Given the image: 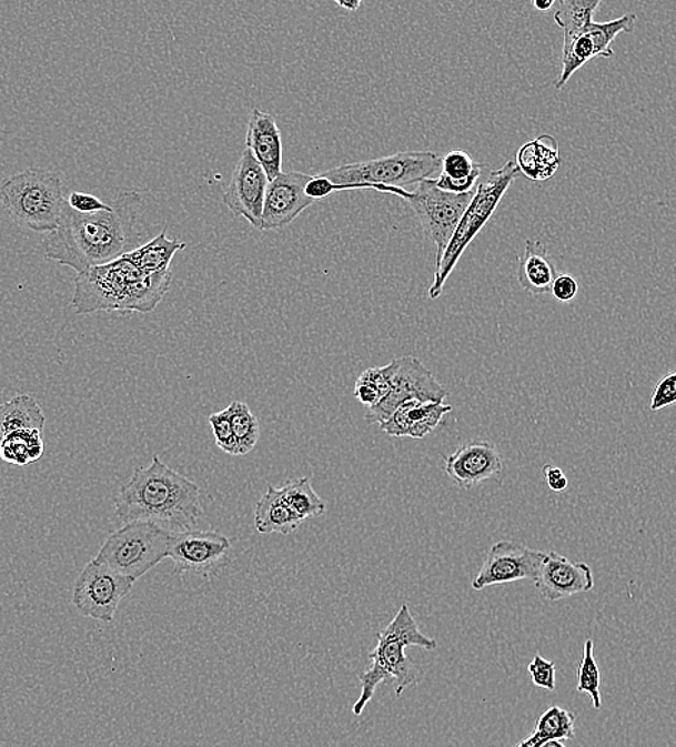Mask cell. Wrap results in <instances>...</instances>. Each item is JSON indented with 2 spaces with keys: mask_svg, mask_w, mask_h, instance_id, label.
Listing matches in <instances>:
<instances>
[{
  "mask_svg": "<svg viewBox=\"0 0 676 747\" xmlns=\"http://www.w3.org/2000/svg\"><path fill=\"white\" fill-rule=\"evenodd\" d=\"M503 471V457L494 443L470 441L445 458L446 475L462 489H471Z\"/></svg>",
  "mask_w": 676,
  "mask_h": 747,
  "instance_id": "cell-16",
  "label": "cell"
},
{
  "mask_svg": "<svg viewBox=\"0 0 676 747\" xmlns=\"http://www.w3.org/2000/svg\"><path fill=\"white\" fill-rule=\"evenodd\" d=\"M245 149L265 170L270 182L282 173V139L275 117L260 109L252 110L248 121Z\"/></svg>",
  "mask_w": 676,
  "mask_h": 747,
  "instance_id": "cell-18",
  "label": "cell"
},
{
  "mask_svg": "<svg viewBox=\"0 0 676 747\" xmlns=\"http://www.w3.org/2000/svg\"><path fill=\"white\" fill-rule=\"evenodd\" d=\"M133 585V579L92 559L75 581L72 604L87 618L113 623L121 600L128 597Z\"/></svg>",
  "mask_w": 676,
  "mask_h": 747,
  "instance_id": "cell-10",
  "label": "cell"
},
{
  "mask_svg": "<svg viewBox=\"0 0 676 747\" xmlns=\"http://www.w3.org/2000/svg\"><path fill=\"white\" fill-rule=\"evenodd\" d=\"M115 516L124 524L152 522L172 534L201 531V489L154 456L148 467L133 473L114 497Z\"/></svg>",
  "mask_w": 676,
  "mask_h": 747,
  "instance_id": "cell-2",
  "label": "cell"
},
{
  "mask_svg": "<svg viewBox=\"0 0 676 747\" xmlns=\"http://www.w3.org/2000/svg\"><path fill=\"white\" fill-rule=\"evenodd\" d=\"M543 475L546 477L548 489L556 493H562L568 487V478L564 475L561 467L554 465H546L543 467Z\"/></svg>",
  "mask_w": 676,
  "mask_h": 747,
  "instance_id": "cell-41",
  "label": "cell"
},
{
  "mask_svg": "<svg viewBox=\"0 0 676 747\" xmlns=\"http://www.w3.org/2000/svg\"><path fill=\"white\" fill-rule=\"evenodd\" d=\"M519 172L533 182H544L556 174L562 164L561 149L553 135L537 137L519 148L515 159Z\"/></svg>",
  "mask_w": 676,
  "mask_h": 747,
  "instance_id": "cell-22",
  "label": "cell"
},
{
  "mask_svg": "<svg viewBox=\"0 0 676 747\" xmlns=\"http://www.w3.org/2000/svg\"><path fill=\"white\" fill-rule=\"evenodd\" d=\"M173 535L152 522H129L105 539L94 561L135 583L169 558Z\"/></svg>",
  "mask_w": 676,
  "mask_h": 747,
  "instance_id": "cell-7",
  "label": "cell"
},
{
  "mask_svg": "<svg viewBox=\"0 0 676 747\" xmlns=\"http://www.w3.org/2000/svg\"><path fill=\"white\" fill-rule=\"evenodd\" d=\"M552 294L557 302H572L578 294V283L568 273H558L556 280L553 282Z\"/></svg>",
  "mask_w": 676,
  "mask_h": 747,
  "instance_id": "cell-38",
  "label": "cell"
},
{
  "mask_svg": "<svg viewBox=\"0 0 676 747\" xmlns=\"http://www.w3.org/2000/svg\"><path fill=\"white\" fill-rule=\"evenodd\" d=\"M528 673L534 686L543 690H556V664L546 660L542 654H536L533 662L528 664Z\"/></svg>",
  "mask_w": 676,
  "mask_h": 747,
  "instance_id": "cell-35",
  "label": "cell"
},
{
  "mask_svg": "<svg viewBox=\"0 0 676 747\" xmlns=\"http://www.w3.org/2000/svg\"><path fill=\"white\" fill-rule=\"evenodd\" d=\"M577 676V692L591 695L593 707L596 710H601V670L595 658V644H593V639L591 638L586 639L585 647H583V656Z\"/></svg>",
  "mask_w": 676,
  "mask_h": 747,
  "instance_id": "cell-33",
  "label": "cell"
},
{
  "mask_svg": "<svg viewBox=\"0 0 676 747\" xmlns=\"http://www.w3.org/2000/svg\"><path fill=\"white\" fill-rule=\"evenodd\" d=\"M183 249H186V243L178 239H169L167 229H164L152 241L134 249L123 258L144 275H158V273L170 271L173 258Z\"/></svg>",
  "mask_w": 676,
  "mask_h": 747,
  "instance_id": "cell-24",
  "label": "cell"
},
{
  "mask_svg": "<svg viewBox=\"0 0 676 747\" xmlns=\"http://www.w3.org/2000/svg\"><path fill=\"white\" fill-rule=\"evenodd\" d=\"M43 451L46 444L39 430L13 433L0 443V458L17 466H27L39 461Z\"/></svg>",
  "mask_w": 676,
  "mask_h": 747,
  "instance_id": "cell-26",
  "label": "cell"
},
{
  "mask_svg": "<svg viewBox=\"0 0 676 747\" xmlns=\"http://www.w3.org/2000/svg\"><path fill=\"white\" fill-rule=\"evenodd\" d=\"M269 184L265 170L258 163L254 154L245 149L233 168L230 184L223 193V203L235 216L246 219L261 231Z\"/></svg>",
  "mask_w": 676,
  "mask_h": 747,
  "instance_id": "cell-13",
  "label": "cell"
},
{
  "mask_svg": "<svg viewBox=\"0 0 676 747\" xmlns=\"http://www.w3.org/2000/svg\"><path fill=\"white\" fill-rule=\"evenodd\" d=\"M636 23L635 13H626L624 17L613 19L609 22H592L586 28V33L595 48L596 58H612L615 52L612 43L620 33L634 32Z\"/></svg>",
  "mask_w": 676,
  "mask_h": 747,
  "instance_id": "cell-30",
  "label": "cell"
},
{
  "mask_svg": "<svg viewBox=\"0 0 676 747\" xmlns=\"http://www.w3.org/2000/svg\"><path fill=\"white\" fill-rule=\"evenodd\" d=\"M255 529L262 535H291L304 521L291 509L281 489L269 485L255 506Z\"/></svg>",
  "mask_w": 676,
  "mask_h": 747,
  "instance_id": "cell-21",
  "label": "cell"
},
{
  "mask_svg": "<svg viewBox=\"0 0 676 747\" xmlns=\"http://www.w3.org/2000/svg\"><path fill=\"white\" fill-rule=\"evenodd\" d=\"M335 3H337L339 7L344 8L345 11L350 12H356L357 9L362 7V2H360V0H353V2L352 0H350V2H344V0H337V2Z\"/></svg>",
  "mask_w": 676,
  "mask_h": 747,
  "instance_id": "cell-44",
  "label": "cell"
},
{
  "mask_svg": "<svg viewBox=\"0 0 676 747\" xmlns=\"http://www.w3.org/2000/svg\"><path fill=\"white\" fill-rule=\"evenodd\" d=\"M68 206L74 212L81 214H91L97 212H111L113 204L102 203L99 198L89 193L71 192L67 198Z\"/></svg>",
  "mask_w": 676,
  "mask_h": 747,
  "instance_id": "cell-37",
  "label": "cell"
},
{
  "mask_svg": "<svg viewBox=\"0 0 676 747\" xmlns=\"http://www.w3.org/2000/svg\"><path fill=\"white\" fill-rule=\"evenodd\" d=\"M451 412V405L445 403H421L411 400L403 403L391 418L382 423L381 430L391 437L425 438Z\"/></svg>",
  "mask_w": 676,
  "mask_h": 747,
  "instance_id": "cell-19",
  "label": "cell"
},
{
  "mask_svg": "<svg viewBox=\"0 0 676 747\" xmlns=\"http://www.w3.org/2000/svg\"><path fill=\"white\" fill-rule=\"evenodd\" d=\"M556 4L554 0H534L533 8L538 12H547Z\"/></svg>",
  "mask_w": 676,
  "mask_h": 747,
  "instance_id": "cell-43",
  "label": "cell"
},
{
  "mask_svg": "<svg viewBox=\"0 0 676 747\" xmlns=\"http://www.w3.org/2000/svg\"><path fill=\"white\" fill-rule=\"evenodd\" d=\"M447 397L445 387H442L434 374L415 356L397 359V370L393 375L391 392H389L374 407L367 410V423L379 424L392 417L403 403L416 400L421 403H444Z\"/></svg>",
  "mask_w": 676,
  "mask_h": 747,
  "instance_id": "cell-11",
  "label": "cell"
},
{
  "mask_svg": "<svg viewBox=\"0 0 676 747\" xmlns=\"http://www.w3.org/2000/svg\"><path fill=\"white\" fill-rule=\"evenodd\" d=\"M519 174L522 172H519L517 163L511 160L503 168L491 172L483 182L476 185L474 198L471 200L470 206L466 208L464 216L461 218L450 245L446 246L440 261H436L434 282H432L430 292H427L432 301L442 295L445 283L458 265L460 259L483 231L485 224L494 216L501 200L504 199L509 185Z\"/></svg>",
  "mask_w": 676,
  "mask_h": 747,
  "instance_id": "cell-6",
  "label": "cell"
},
{
  "mask_svg": "<svg viewBox=\"0 0 676 747\" xmlns=\"http://www.w3.org/2000/svg\"><path fill=\"white\" fill-rule=\"evenodd\" d=\"M172 271L144 275L124 258L78 273L72 306L77 314L99 311L143 312L160 304L172 283Z\"/></svg>",
  "mask_w": 676,
  "mask_h": 747,
  "instance_id": "cell-3",
  "label": "cell"
},
{
  "mask_svg": "<svg viewBox=\"0 0 676 747\" xmlns=\"http://www.w3.org/2000/svg\"><path fill=\"white\" fill-rule=\"evenodd\" d=\"M557 275L547 248L539 241L527 239L523 255L519 256L517 271V280L523 290L534 296L547 294L552 292L553 282Z\"/></svg>",
  "mask_w": 676,
  "mask_h": 747,
  "instance_id": "cell-20",
  "label": "cell"
},
{
  "mask_svg": "<svg viewBox=\"0 0 676 747\" xmlns=\"http://www.w3.org/2000/svg\"><path fill=\"white\" fill-rule=\"evenodd\" d=\"M546 555V552L528 548L517 542H495L486 554L483 568L473 581V588L483 590L523 579L536 581Z\"/></svg>",
  "mask_w": 676,
  "mask_h": 747,
  "instance_id": "cell-12",
  "label": "cell"
},
{
  "mask_svg": "<svg viewBox=\"0 0 676 747\" xmlns=\"http://www.w3.org/2000/svg\"><path fill=\"white\" fill-rule=\"evenodd\" d=\"M602 7L601 0H561L554 12V21L564 31V37L582 32L593 22V14Z\"/></svg>",
  "mask_w": 676,
  "mask_h": 747,
  "instance_id": "cell-29",
  "label": "cell"
},
{
  "mask_svg": "<svg viewBox=\"0 0 676 747\" xmlns=\"http://www.w3.org/2000/svg\"><path fill=\"white\" fill-rule=\"evenodd\" d=\"M230 538L213 531H192L174 534L170 545L169 559L176 566V573L212 575L218 573L231 554Z\"/></svg>",
  "mask_w": 676,
  "mask_h": 747,
  "instance_id": "cell-14",
  "label": "cell"
},
{
  "mask_svg": "<svg viewBox=\"0 0 676 747\" xmlns=\"http://www.w3.org/2000/svg\"><path fill=\"white\" fill-rule=\"evenodd\" d=\"M542 747H566V746H564V745L562 744V741H558V740H549V741H546V744H544Z\"/></svg>",
  "mask_w": 676,
  "mask_h": 747,
  "instance_id": "cell-45",
  "label": "cell"
},
{
  "mask_svg": "<svg viewBox=\"0 0 676 747\" xmlns=\"http://www.w3.org/2000/svg\"><path fill=\"white\" fill-rule=\"evenodd\" d=\"M442 159L432 151H401L381 159L337 165L323 173L334 184L347 190H373L374 185L401 188L440 173Z\"/></svg>",
  "mask_w": 676,
  "mask_h": 747,
  "instance_id": "cell-8",
  "label": "cell"
},
{
  "mask_svg": "<svg viewBox=\"0 0 676 747\" xmlns=\"http://www.w3.org/2000/svg\"><path fill=\"white\" fill-rule=\"evenodd\" d=\"M534 584L544 599L561 600L592 590L595 576L587 564L572 563L557 552H548Z\"/></svg>",
  "mask_w": 676,
  "mask_h": 747,
  "instance_id": "cell-17",
  "label": "cell"
},
{
  "mask_svg": "<svg viewBox=\"0 0 676 747\" xmlns=\"http://www.w3.org/2000/svg\"><path fill=\"white\" fill-rule=\"evenodd\" d=\"M483 173L481 164L464 150H452L442 159L440 178L434 179L437 189L452 194L474 192Z\"/></svg>",
  "mask_w": 676,
  "mask_h": 747,
  "instance_id": "cell-23",
  "label": "cell"
},
{
  "mask_svg": "<svg viewBox=\"0 0 676 747\" xmlns=\"http://www.w3.org/2000/svg\"><path fill=\"white\" fill-rule=\"evenodd\" d=\"M354 397L363 405H367L369 408L374 407L382 400L377 388L363 374L360 375L356 385H354Z\"/></svg>",
  "mask_w": 676,
  "mask_h": 747,
  "instance_id": "cell-40",
  "label": "cell"
},
{
  "mask_svg": "<svg viewBox=\"0 0 676 747\" xmlns=\"http://www.w3.org/2000/svg\"><path fill=\"white\" fill-rule=\"evenodd\" d=\"M46 414L32 395L19 394L0 404V443L13 433L39 430L46 426Z\"/></svg>",
  "mask_w": 676,
  "mask_h": 747,
  "instance_id": "cell-25",
  "label": "cell"
},
{
  "mask_svg": "<svg viewBox=\"0 0 676 747\" xmlns=\"http://www.w3.org/2000/svg\"><path fill=\"white\" fill-rule=\"evenodd\" d=\"M140 202V194L129 190L119 194L111 212L81 214L65 200L60 226L43 239L46 258L81 273L128 255L144 238Z\"/></svg>",
  "mask_w": 676,
  "mask_h": 747,
  "instance_id": "cell-1",
  "label": "cell"
},
{
  "mask_svg": "<svg viewBox=\"0 0 676 747\" xmlns=\"http://www.w3.org/2000/svg\"><path fill=\"white\" fill-rule=\"evenodd\" d=\"M228 412H230L233 433H235L238 447H240V456H245L254 451L260 442V422L252 413L250 405L243 402L231 403Z\"/></svg>",
  "mask_w": 676,
  "mask_h": 747,
  "instance_id": "cell-32",
  "label": "cell"
},
{
  "mask_svg": "<svg viewBox=\"0 0 676 747\" xmlns=\"http://www.w3.org/2000/svg\"><path fill=\"white\" fill-rule=\"evenodd\" d=\"M334 192H343L342 185L334 184L332 180H329L323 174L311 178L309 184L305 185L306 196L313 199L314 202L315 200L332 196Z\"/></svg>",
  "mask_w": 676,
  "mask_h": 747,
  "instance_id": "cell-39",
  "label": "cell"
},
{
  "mask_svg": "<svg viewBox=\"0 0 676 747\" xmlns=\"http://www.w3.org/2000/svg\"><path fill=\"white\" fill-rule=\"evenodd\" d=\"M576 716L573 713L562 709V707H549L538 717L533 734L538 737L543 744L549 740H571L575 739Z\"/></svg>",
  "mask_w": 676,
  "mask_h": 747,
  "instance_id": "cell-31",
  "label": "cell"
},
{
  "mask_svg": "<svg viewBox=\"0 0 676 747\" xmlns=\"http://www.w3.org/2000/svg\"><path fill=\"white\" fill-rule=\"evenodd\" d=\"M676 404V371L664 375L656 384L654 394L650 397V412H659L670 405Z\"/></svg>",
  "mask_w": 676,
  "mask_h": 747,
  "instance_id": "cell-36",
  "label": "cell"
},
{
  "mask_svg": "<svg viewBox=\"0 0 676 747\" xmlns=\"http://www.w3.org/2000/svg\"><path fill=\"white\" fill-rule=\"evenodd\" d=\"M209 424H211L213 436H215L216 446L222 452L231 454V456H240V447L231 423L230 412L223 410L209 416Z\"/></svg>",
  "mask_w": 676,
  "mask_h": 747,
  "instance_id": "cell-34",
  "label": "cell"
},
{
  "mask_svg": "<svg viewBox=\"0 0 676 747\" xmlns=\"http://www.w3.org/2000/svg\"><path fill=\"white\" fill-rule=\"evenodd\" d=\"M373 190L405 200L420 219L425 236L435 243L436 261L444 255L461 218L464 216L475 194V190L466 194L446 193L436 188L434 179L422 180L413 192L387 185H374Z\"/></svg>",
  "mask_w": 676,
  "mask_h": 747,
  "instance_id": "cell-9",
  "label": "cell"
},
{
  "mask_svg": "<svg viewBox=\"0 0 676 747\" xmlns=\"http://www.w3.org/2000/svg\"><path fill=\"white\" fill-rule=\"evenodd\" d=\"M595 55V48L586 29L573 36L564 37V47L562 55V72L556 82V90H563L568 80L576 74L583 65L592 61Z\"/></svg>",
  "mask_w": 676,
  "mask_h": 747,
  "instance_id": "cell-28",
  "label": "cell"
},
{
  "mask_svg": "<svg viewBox=\"0 0 676 747\" xmlns=\"http://www.w3.org/2000/svg\"><path fill=\"white\" fill-rule=\"evenodd\" d=\"M65 200L60 175L50 170L29 169L0 183L3 209L33 232L57 231Z\"/></svg>",
  "mask_w": 676,
  "mask_h": 747,
  "instance_id": "cell-5",
  "label": "cell"
},
{
  "mask_svg": "<svg viewBox=\"0 0 676 747\" xmlns=\"http://www.w3.org/2000/svg\"><path fill=\"white\" fill-rule=\"evenodd\" d=\"M543 745V741L539 740L536 735L532 734L528 737H525V739L519 741L515 747H542Z\"/></svg>",
  "mask_w": 676,
  "mask_h": 747,
  "instance_id": "cell-42",
  "label": "cell"
},
{
  "mask_svg": "<svg viewBox=\"0 0 676 747\" xmlns=\"http://www.w3.org/2000/svg\"><path fill=\"white\" fill-rule=\"evenodd\" d=\"M281 492L291 509L303 521L323 516L327 511V505L313 489L309 477L286 482Z\"/></svg>",
  "mask_w": 676,
  "mask_h": 747,
  "instance_id": "cell-27",
  "label": "cell"
},
{
  "mask_svg": "<svg viewBox=\"0 0 676 747\" xmlns=\"http://www.w3.org/2000/svg\"><path fill=\"white\" fill-rule=\"evenodd\" d=\"M412 646L432 652L437 647V643L435 638L427 637L421 632L408 605L402 604L395 618L377 634L376 647L371 653L372 666L360 674L362 692L353 706L354 716H362L377 687L389 678L395 680L398 697L408 687L420 683V667L406 656V648Z\"/></svg>",
  "mask_w": 676,
  "mask_h": 747,
  "instance_id": "cell-4",
  "label": "cell"
},
{
  "mask_svg": "<svg viewBox=\"0 0 676 747\" xmlns=\"http://www.w3.org/2000/svg\"><path fill=\"white\" fill-rule=\"evenodd\" d=\"M311 178L313 175L300 172H282L270 182L261 231H281L314 203L305 193V185Z\"/></svg>",
  "mask_w": 676,
  "mask_h": 747,
  "instance_id": "cell-15",
  "label": "cell"
}]
</instances>
